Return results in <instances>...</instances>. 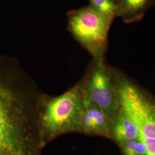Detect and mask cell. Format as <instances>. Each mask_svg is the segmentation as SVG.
Wrapping results in <instances>:
<instances>
[{
	"mask_svg": "<svg viewBox=\"0 0 155 155\" xmlns=\"http://www.w3.org/2000/svg\"><path fill=\"white\" fill-rule=\"evenodd\" d=\"M113 21L89 6L70 14L68 27L74 37L93 57L94 61L104 62Z\"/></svg>",
	"mask_w": 155,
	"mask_h": 155,
	"instance_id": "cell-3",
	"label": "cell"
},
{
	"mask_svg": "<svg viewBox=\"0 0 155 155\" xmlns=\"http://www.w3.org/2000/svg\"><path fill=\"white\" fill-rule=\"evenodd\" d=\"M45 94L16 59L0 54V155H41Z\"/></svg>",
	"mask_w": 155,
	"mask_h": 155,
	"instance_id": "cell-1",
	"label": "cell"
},
{
	"mask_svg": "<svg viewBox=\"0 0 155 155\" xmlns=\"http://www.w3.org/2000/svg\"><path fill=\"white\" fill-rule=\"evenodd\" d=\"M139 128L133 118L120 105L116 116L110 123V139L118 145L130 140L139 139Z\"/></svg>",
	"mask_w": 155,
	"mask_h": 155,
	"instance_id": "cell-6",
	"label": "cell"
},
{
	"mask_svg": "<svg viewBox=\"0 0 155 155\" xmlns=\"http://www.w3.org/2000/svg\"><path fill=\"white\" fill-rule=\"evenodd\" d=\"M90 6L106 16L114 19L117 17L116 0H90Z\"/></svg>",
	"mask_w": 155,
	"mask_h": 155,
	"instance_id": "cell-8",
	"label": "cell"
},
{
	"mask_svg": "<svg viewBox=\"0 0 155 155\" xmlns=\"http://www.w3.org/2000/svg\"><path fill=\"white\" fill-rule=\"evenodd\" d=\"M155 0H116L117 17L126 23L140 21Z\"/></svg>",
	"mask_w": 155,
	"mask_h": 155,
	"instance_id": "cell-7",
	"label": "cell"
},
{
	"mask_svg": "<svg viewBox=\"0 0 155 155\" xmlns=\"http://www.w3.org/2000/svg\"><path fill=\"white\" fill-rule=\"evenodd\" d=\"M118 146L123 155H147L145 145L140 137L125 142Z\"/></svg>",
	"mask_w": 155,
	"mask_h": 155,
	"instance_id": "cell-9",
	"label": "cell"
},
{
	"mask_svg": "<svg viewBox=\"0 0 155 155\" xmlns=\"http://www.w3.org/2000/svg\"><path fill=\"white\" fill-rule=\"evenodd\" d=\"M83 79L87 98L105 113L111 123L120 106L116 70L105 62L94 61Z\"/></svg>",
	"mask_w": 155,
	"mask_h": 155,
	"instance_id": "cell-4",
	"label": "cell"
},
{
	"mask_svg": "<svg viewBox=\"0 0 155 155\" xmlns=\"http://www.w3.org/2000/svg\"><path fill=\"white\" fill-rule=\"evenodd\" d=\"M78 133L110 139V121L105 113L89 100L86 93Z\"/></svg>",
	"mask_w": 155,
	"mask_h": 155,
	"instance_id": "cell-5",
	"label": "cell"
},
{
	"mask_svg": "<svg viewBox=\"0 0 155 155\" xmlns=\"http://www.w3.org/2000/svg\"><path fill=\"white\" fill-rule=\"evenodd\" d=\"M85 97L83 78L59 95L45 94L39 120L40 136L44 147L61 136L78 133Z\"/></svg>",
	"mask_w": 155,
	"mask_h": 155,
	"instance_id": "cell-2",
	"label": "cell"
}]
</instances>
